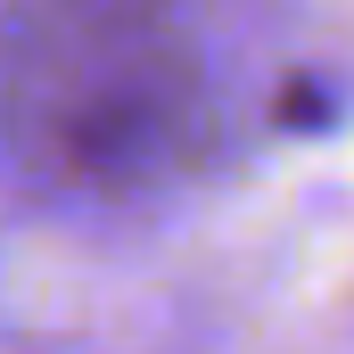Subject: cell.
Segmentation results:
<instances>
[{
	"instance_id": "cell-1",
	"label": "cell",
	"mask_w": 354,
	"mask_h": 354,
	"mask_svg": "<svg viewBox=\"0 0 354 354\" xmlns=\"http://www.w3.org/2000/svg\"><path fill=\"white\" fill-rule=\"evenodd\" d=\"M231 124L206 0H8L0 157L33 189L132 198L214 157Z\"/></svg>"
}]
</instances>
